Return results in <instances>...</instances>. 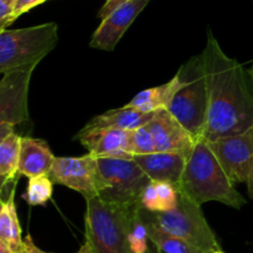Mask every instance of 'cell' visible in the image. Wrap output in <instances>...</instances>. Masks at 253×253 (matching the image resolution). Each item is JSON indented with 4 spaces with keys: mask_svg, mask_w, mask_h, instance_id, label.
<instances>
[{
    "mask_svg": "<svg viewBox=\"0 0 253 253\" xmlns=\"http://www.w3.org/2000/svg\"><path fill=\"white\" fill-rule=\"evenodd\" d=\"M15 189L16 185L11 188L7 199H1L0 203V242L7 245L14 253H20L24 247L25 239H22V230L17 217Z\"/></svg>",
    "mask_w": 253,
    "mask_h": 253,
    "instance_id": "cell-19",
    "label": "cell"
},
{
    "mask_svg": "<svg viewBox=\"0 0 253 253\" xmlns=\"http://www.w3.org/2000/svg\"><path fill=\"white\" fill-rule=\"evenodd\" d=\"M14 5L15 1L11 0H0V31L6 30L15 21Z\"/></svg>",
    "mask_w": 253,
    "mask_h": 253,
    "instance_id": "cell-25",
    "label": "cell"
},
{
    "mask_svg": "<svg viewBox=\"0 0 253 253\" xmlns=\"http://www.w3.org/2000/svg\"><path fill=\"white\" fill-rule=\"evenodd\" d=\"M48 177L54 184L81 193L85 200L99 194L98 158L90 153L82 157H56Z\"/></svg>",
    "mask_w": 253,
    "mask_h": 253,
    "instance_id": "cell-9",
    "label": "cell"
},
{
    "mask_svg": "<svg viewBox=\"0 0 253 253\" xmlns=\"http://www.w3.org/2000/svg\"><path fill=\"white\" fill-rule=\"evenodd\" d=\"M155 113H142L135 109L123 108L108 110L101 115L91 119L82 130H95V128H118L124 131H132L135 128L146 126L153 118Z\"/></svg>",
    "mask_w": 253,
    "mask_h": 253,
    "instance_id": "cell-16",
    "label": "cell"
},
{
    "mask_svg": "<svg viewBox=\"0 0 253 253\" xmlns=\"http://www.w3.org/2000/svg\"><path fill=\"white\" fill-rule=\"evenodd\" d=\"M178 192L199 205L219 202L239 210L246 204L204 138L197 141L188 157Z\"/></svg>",
    "mask_w": 253,
    "mask_h": 253,
    "instance_id": "cell-2",
    "label": "cell"
},
{
    "mask_svg": "<svg viewBox=\"0 0 253 253\" xmlns=\"http://www.w3.org/2000/svg\"><path fill=\"white\" fill-rule=\"evenodd\" d=\"M54 158L56 156L52 153L46 141L29 136L22 137L19 175H24L29 179L40 175H48Z\"/></svg>",
    "mask_w": 253,
    "mask_h": 253,
    "instance_id": "cell-15",
    "label": "cell"
},
{
    "mask_svg": "<svg viewBox=\"0 0 253 253\" xmlns=\"http://www.w3.org/2000/svg\"><path fill=\"white\" fill-rule=\"evenodd\" d=\"M126 1H128V0H106L105 4H104L103 6H101V9L99 10L98 16L100 17L101 20H104L109 14H111L116 7H119L120 5H123L124 2Z\"/></svg>",
    "mask_w": 253,
    "mask_h": 253,
    "instance_id": "cell-28",
    "label": "cell"
},
{
    "mask_svg": "<svg viewBox=\"0 0 253 253\" xmlns=\"http://www.w3.org/2000/svg\"><path fill=\"white\" fill-rule=\"evenodd\" d=\"M148 253H163V252H161L160 250H157L155 247V249H150V251H148Z\"/></svg>",
    "mask_w": 253,
    "mask_h": 253,
    "instance_id": "cell-31",
    "label": "cell"
},
{
    "mask_svg": "<svg viewBox=\"0 0 253 253\" xmlns=\"http://www.w3.org/2000/svg\"><path fill=\"white\" fill-rule=\"evenodd\" d=\"M151 0H128L104 20L93 34L89 46L91 48L114 51L116 44Z\"/></svg>",
    "mask_w": 253,
    "mask_h": 253,
    "instance_id": "cell-11",
    "label": "cell"
},
{
    "mask_svg": "<svg viewBox=\"0 0 253 253\" xmlns=\"http://www.w3.org/2000/svg\"><path fill=\"white\" fill-rule=\"evenodd\" d=\"M127 239L132 253H148V251H150L147 226H146L145 221L141 217L140 210L137 211L132 224H131Z\"/></svg>",
    "mask_w": 253,
    "mask_h": 253,
    "instance_id": "cell-24",
    "label": "cell"
},
{
    "mask_svg": "<svg viewBox=\"0 0 253 253\" xmlns=\"http://www.w3.org/2000/svg\"><path fill=\"white\" fill-rule=\"evenodd\" d=\"M141 212L166 232L194 245L203 253L222 251L217 237L208 224L199 204L179 192L178 204L168 212H150L141 208Z\"/></svg>",
    "mask_w": 253,
    "mask_h": 253,
    "instance_id": "cell-6",
    "label": "cell"
},
{
    "mask_svg": "<svg viewBox=\"0 0 253 253\" xmlns=\"http://www.w3.org/2000/svg\"><path fill=\"white\" fill-rule=\"evenodd\" d=\"M178 197L179 192L172 183L150 180L141 194L140 205L150 212H168L175 209Z\"/></svg>",
    "mask_w": 253,
    "mask_h": 253,
    "instance_id": "cell-18",
    "label": "cell"
},
{
    "mask_svg": "<svg viewBox=\"0 0 253 253\" xmlns=\"http://www.w3.org/2000/svg\"><path fill=\"white\" fill-rule=\"evenodd\" d=\"M214 253H225L224 251H217V252H214Z\"/></svg>",
    "mask_w": 253,
    "mask_h": 253,
    "instance_id": "cell-33",
    "label": "cell"
},
{
    "mask_svg": "<svg viewBox=\"0 0 253 253\" xmlns=\"http://www.w3.org/2000/svg\"><path fill=\"white\" fill-rule=\"evenodd\" d=\"M247 190H249V195L250 198L253 200V170L250 174L249 180H247Z\"/></svg>",
    "mask_w": 253,
    "mask_h": 253,
    "instance_id": "cell-29",
    "label": "cell"
},
{
    "mask_svg": "<svg viewBox=\"0 0 253 253\" xmlns=\"http://www.w3.org/2000/svg\"><path fill=\"white\" fill-rule=\"evenodd\" d=\"M99 199L120 207L140 205L150 178L135 160L98 158Z\"/></svg>",
    "mask_w": 253,
    "mask_h": 253,
    "instance_id": "cell-7",
    "label": "cell"
},
{
    "mask_svg": "<svg viewBox=\"0 0 253 253\" xmlns=\"http://www.w3.org/2000/svg\"><path fill=\"white\" fill-rule=\"evenodd\" d=\"M249 73H250V76H251V78H252V81H253V64H252V68L249 71Z\"/></svg>",
    "mask_w": 253,
    "mask_h": 253,
    "instance_id": "cell-32",
    "label": "cell"
},
{
    "mask_svg": "<svg viewBox=\"0 0 253 253\" xmlns=\"http://www.w3.org/2000/svg\"><path fill=\"white\" fill-rule=\"evenodd\" d=\"M35 68L2 74L0 82V124L16 127L29 120V89Z\"/></svg>",
    "mask_w": 253,
    "mask_h": 253,
    "instance_id": "cell-10",
    "label": "cell"
},
{
    "mask_svg": "<svg viewBox=\"0 0 253 253\" xmlns=\"http://www.w3.org/2000/svg\"><path fill=\"white\" fill-rule=\"evenodd\" d=\"M208 145L232 183H247L253 170V127L208 141Z\"/></svg>",
    "mask_w": 253,
    "mask_h": 253,
    "instance_id": "cell-8",
    "label": "cell"
},
{
    "mask_svg": "<svg viewBox=\"0 0 253 253\" xmlns=\"http://www.w3.org/2000/svg\"><path fill=\"white\" fill-rule=\"evenodd\" d=\"M146 127L155 140L157 152H180L189 156L198 141L167 109L156 111Z\"/></svg>",
    "mask_w": 253,
    "mask_h": 253,
    "instance_id": "cell-12",
    "label": "cell"
},
{
    "mask_svg": "<svg viewBox=\"0 0 253 253\" xmlns=\"http://www.w3.org/2000/svg\"><path fill=\"white\" fill-rule=\"evenodd\" d=\"M53 184L54 183L48 175L30 178L22 199L31 207L44 205L48 200H51L53 194Z\"/></svg>",
    "mask_w": 253,
    "mask_h": 253,
    "instance_id": "cell-22",
    "label": "cell"
},
{
    "mask_svg": "<svg viewBox=\"0 0 253 253\" xmlns=\"http://www.w3.org/2000/svg\"><path fill=\"white\" fill-rule=\"evenodd\" d=\"M180 84H182V81H180L179 74L177 73L174 78L170 79L168 83L140 91L133 96L132 100L128 101L124 106L142 111V113H156L161 109H167L173 96L179 90Z\"/></svg>",
    "mask_w": 253,
    "mask_h": 253,
    "instance_id": "cell-17",
    "label": "cell"
},
{
    "mask_svg": "<svg viewBox=\"0 0 253 253\" xmlns=\"http://www.w3.org/2000/svg\"><path fill=\"white\" fill-rule=\"evenodd\" d=\"M189 156L180 152H155L133 160L151 180L169 182L178 189Z\"/></svg>",
    "mask_w": 253,
    "mask_h": 253,
    "instance_id": "cell-14",
    "label": "cell"
},
{
    "mask_svg": "<svg viewBox=\"0 0 253 253\" xmlns=\"http://www.w3.org/2000/svg\"><path fill=\"white\" fill-rule=\"evenodd\" d=\"M128 148L133 157L152 155L157 152L155 140L146 126L128 131Z\"/></svg>",
    "mask_w": 253,
    "mask_h": 253,
    "instance_id": "cell-23",
    "label": "cell"
},
{
    "mask_svg": "<svg viewBox=\"0 0 253 253\" xmlns=\"http://www.w3.org/2000/svg\"><path fill=\"white\" fill-rule=\"evenodd\" d=\"M20 253H52V252H46V251H43V250L39 249V247L35 245L32 237L30 236V235H27V236L25 237L24 247H22L21 252ZM76 253H93V252H91V249H90V246H89L88 242L85 241L84 242V245H82L81 249H79Z\"/></svg>",
    "mask_w": 253,
    "mask_h": 253,
    "instance_id": "cell-26",
    "label": "cell"
},
{
    "mask_svg": "<svg viewBox=\"0 0 253 253\" xmlns=\"http://www.w3.org/2000/svg\"><path fill=\"white\" fill-rule=\"evenodd\" d=\"M11 1H15V0H11Z\"/></svg>",
    "mask_w": 253,
    "mask_h": 253,
    "instance_id": "cell-34",
    "label": "cell"
},
{
    "mask_svg": "<svg viewBox=\"0 0 253 253\" xmlns=\"http://www.w3.org/2000/svg\"><path fill=\"white\" fill-rule=\"evenodd\" d=\"M22 136L12 132L0 140V178L1 189L7 184H16L19 175L20 152H21Z\"/></svg>",
    "mask_w": 253,
    "mask_h": 253,
    "instance_id": "cell-20",
    "label": "cell"
},
{
    "mask_svg": "<svg viewBox=\"0 0 253 253\" xmlns=\"http://www.w3.org/2000/svg\"><path fill=\"white\" fill-rule=\"evenodd\" d=\"M56 22L0 31V72L36 68L37 64L58 43Z\"/></svg>",
    "mask_w": 253,
    "mask_h": 253,
    "instance_id": "cell-4",
    "label": "cell"
},
{
    "mask_svg": "<svg viewBox=\"0 0 253 253\" xmlns=\"http://www.w3.org/2000/svg\"><path fill=\"white\" fill-rule=\"evenodd\" d=\"M209 108L203 138L216 140L253 127V81L249 72L227 56L212 32L203 51Z\"/></svg>",
    "mask_w": 253,
    "mask_h": 253,
    "instance_id": "cell-1",
    "label": "cell"
},
{
    "mask_svg": "<svg viewBox=\"0 0 253 253\" xmlns=\"http://www.w3.org/2000/svg\"><path fill=\"white\" fill-rule=\"evenodd\" d=\"M44 1H48V0H15L14 5V16L15 20L19 16H21L22 14L27 12L29 10L34 9L37 5L42 4Z\"/></svg>",
    "mask_w": 253,
    "mask_h": 253,
    "instance_id": "cell-27",
    "label": "cell"
},
{
    "mask_svg": "<svg viewBox=\"0 0 253 253\" xmlns=\"http://www.w3.org/2000/svg\"><path fill=\"white\" fill-rule=\"evenodd\" d=\"M140 215L142 220L145 221L146 226H147L148 232V240L152 242L153 246L157 250H160L163 253H203L198 247L194 245L189 244L185 240L180 239V237L170 235L158 227L157 225L153 224L152 221L146 219L142 215L140 209Z\"/></svg>",
    "mask_w": 253,
    "mask_h": 253,
    "instance_id": "cell-21",
    "label": "cell"
},
{
    "mask_svg": "<svg viewBox=\"0 0 253 253\" xmlns=\"http://www.w3.org/2000/svg\"><path fill=\"white\" fill-rule=\"evenodd\" d=\"M85 203V241L91 252L132 253L127 236L141 205L120 207L98 197Z\"/></svg>",
    "mask_w": 253,
    "mask_h": 253,
    "instance_id": "cell-3",
    "label": "cell"
},
{
    "mask_svg": "<svg viewBox=\"0 0 253 253\" xmlns=\"http://www.w3.org/2000/svg\"><path fill=\"white\" fill-rule=\"evenodd\" d=\"M0 253H14V251L7 245L0 242Z\"/></svg>",
    "mask_w": 253,
    "mask_h": 253,
    "instance_id": "cell-30",
    "label": "cell"
},
{
    "mask_svg": "<svg viewBox=\"0 0 253 253\" xmlns=\"http://www.w3.org/2000/svg\"><path fill=\"white\" fill-rule=\"evenodd\" d=\"M76 138L96 158H133L128 148V131L118 128L81 130Z\"/></svg>",
    "mask_w": 253,
    "mask_h": 253,
    "instance_id": "cell-13",
    "label": "cell"
},
{
    "mask_svg": "<svg viewBox=\"0 0 253 253\" xmlns=\"http://www.w3.org/2000/svg\"><path fill=\"white\" fill-rule=\"evenodd\" d=\"M179 90L173 96L167 110L194 136L203 138L207 126L209 96L203 54L194 56L178 71Z\"/></svg>",
    "mask_w": 253,
    "mask_h": 253,
    "instance_id": "cell-5",
    "label": "cell"
}]
</instances>
